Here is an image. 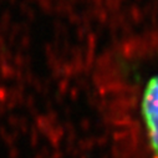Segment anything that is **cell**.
<instances>
[{
  "label": "cell",
  "instance_id": "1",
  "mask_svg": "<svg viewBox=\"0 0 158 158\" xmlns=\"http://www.w3.org/2000/svg\"><path fill=\"white\" fill-rule=\"evenodd\" d=\"M142 116L152 149L158 158V75L148 81L142 98Z\"/></svg>",
  "mask_w": 158,
  "mask_h": 158
}]
</instances>
